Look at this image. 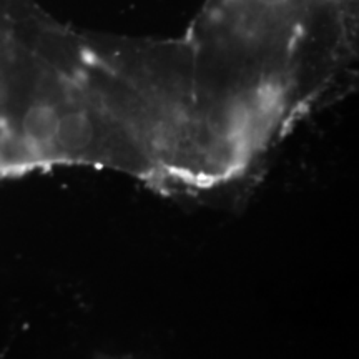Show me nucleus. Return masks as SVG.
Wrapping results in <instances>:
<instances>
[{"label": "nucleus", "mask_w": 359, "mask_h": 359, "mask_svg": "<svg viewBox=\"0 0 359 359\" xmlns=\"http://www.w3.org/2000/svg\"><path fill=\"white\" fill-rule=\"evenodd\" d=\"M183 37L206 142L250 172L351 80L359 0H206Z\"/></svg>", "instance_id": "obj_1"}]
</instances>
